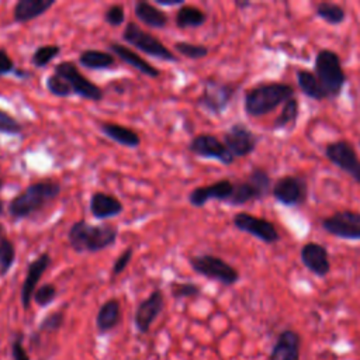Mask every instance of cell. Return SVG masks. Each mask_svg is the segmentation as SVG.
<instances>
[{
  "label": "cell",
  "instance_id": "cell-30",
  "mask_svg": "<svg viewBox=\"0 0 360 360\" xmlns=\"http://www.w3.org/2000/svg\"><path fill=\"white\" fill-rule=\"evenodd\" d=\"M246 180L255 188L259 200H263L269 194H271L273 181H271V177H270V174H269V172L266 169H263V167H253L249 172Z\"/></svg>",
  "mask_w": 360,
  "mask_h": 360
},
{
  "label": "cell",
  "instance_id": "cell-46",
  "mask_svg": "<svg viewBox=\"0 0 360 360\" xmlns=\"http://www.w3.org/2000/svg\"><path fill=\"white\" fill-rule=\"evenodd\" d=\"M235 6H236L238 8H240V10H243V8L250 7L252 3H250V1H235Z\"/></svg>",
  "mask_w": 360,
  "mask_h": 360
},
{
  "label": "cell",
  "instance_id": "cell-27",
  "mask_svg": "<svg viewBox=\"0 0 360 360\" xmlns=\"http://www.w3.org/2000/svg\"><path fill=\"white\" fill-rule=\"evenodd\" d=\"M115 56L111 52L100 49H84L79 53V63L90 70H104L115 65Z\"/></svg>",
  "mask_w": 360,
  "mask_h": 360
},
{
  "label": "cell",
  "instance_id": "cell-18",
  "mask_svg": "<svg viewBox=\"0 0 360 360\" xmlns=\"http://www.w3.org/2000/svg\"><path fill=\"white\" fill-rule=\"evenodd\" d=\"M300 259L305 269L316 277H325L330 271L328 249L318 242H307L300 249Z\"/></svg>",
  "mask_w": 360,
  "mask_h": 360
},
{
  "label": "cell",
  "instance_id": "cell-49",
  "mask_svg": "<svg viewBox=\"0 0 360 360\" xmlns=\"http://www.w3.org/2000/svg\"><path fill=\"white\" fill-rule=\"evenodd\" d=\"M3 186H4V181H3V179H1V177H0V190H1V188H3Z\"/></svg>",
  "mask_w": 360,
  "mask_h": 360
},
{
  "label": "cell",
  "instance_id": "cell-37",
  "mask_svg": "<svg viewBox=\"0 0 360 360\" xmlns=\"http://www.w3.org/2000/svg\"><path fill=\"white\" fill-rule=\"evenodd\" d=\"M170 294L176 300L194 298V297H198L201 294V288L195 283L173 281V283H170Z\"/></svg>",
  "mask_w": 360,
  "mask_h": 360
},
{
  "label": "cell",
  "instance_id": "cell-31",
  "mask_svg": "<svg viewBox=\"0 0 360 360\" xmlns=\"http://www.w3.org/2000/svg\"><path fill=\"white\" fill-rule=\"evenodd\" d=\"M298 115H300V103L295 97H292L281 105V111L274 118L271 129L277 131V129L287 128L288 125H294L298 120Z\"/></svg>",
  "mask_w": 360,
  "mask_h": 360
},
{
  "label": "cell",
  "instance_id": "cell-22",
  "mask_svg": "<svg viewBox=\"0 0 360 360\" xmlns=\"http://www.w3.org/2000/svg\"><path fill=\"white\" fill-rule=\"evenodd\" d=\"M98 129L104 136H107L108 139L114 141L118 145H122L127 148H136L141 143L139 134L121 124L103 121L98 124Z\"/></svg>",
  "mask_w": 360,
  "mask_h": 360
},
{
  "label": "cell",
  "instance_id": "cell-14",
  "mask_svg": "<svg viewBox=\"0 0 360 360\" xmlns=\"http://www.w3.org/2000/svg\"><path fill=\"white\" fill-rule=\"evenodd\" d=\"M222 142L228 150L236 158H246L253 153L259 143V136L245 124H232L222 136Z\"/></svg>",
  "mask_w": 360,
  "mask_h": 360
},
{
  "label": "cell",
  "instance_id": "cell-20",
  "mask_svg": "<svg viewBox=\"0 0 360 360\" xmlns=\"http://www.w3.org/2000/svg\"><path fill=\"white\" fill-rule=\"evenodd\" d=\"M108 51L114 56H117L120 60L132 66L134 69H136L138 72H141L142 75H145L148 77L156 79V77L160 76V70L156 66L149 63L146 59H143L139 53H136L135 51H132L127 45H122L120 42H110L108 44Z\"/></svg>",
  "mask_w": 360,
  "mask_h": 360
},
{
  "label": "cell",
  "instance_id": "cell-47",
  "mask_svg": "<svg viewBox=\"0 0 360 360\" xmlns=\"http://www.w3.org/2000/svg\"><path fill=\"white\" fill-rule=\"evenodd\" d=\"M14 75H15V76H18V77H27V76H28V73H27V72H24L22 69H18V68L14 70Z\"/></svg>",
  "mask_w": 360,
  "mask_h": 360
},
{
  "label": "cell",
  "instance_id": "cell-13",
  "mask_svg": "<svg viewBox=\"0 0 360 360\" xmlns=\"http://www.w3.org/2000/svg\"><path fill=\"white\" fill-rule=\"evenodd\" d=\"M187 149L198 158L215 159L225 166H229L235 162V156L228 150L222 139L212 134H198L193 136L187 145Z\"/></svg>",
  "mask_w": 360,
  "mask_h": 360
},
{
  "label": "cell",
  "instance_id": "cell-12",
  "mask_svg": "<svg viewBox=\"0 0 360 360\" xmlns=\"http://www.w3.org/2000/svg\"><path fill=\"white\" fill-rule=\"evenodd\" d=\"M271 197L281 205L300 207L308 198V183L301 176H281L273 183Z\"/></svg>",
  "mask_w": 360,
  "mask_h": 360
},
{
  "label": "cell",
  "instance_id": "cell-45",
  "mask_svg": "<svg viewBox=\"0 0 360 360\" xmlns=\"http://www.w3.org/2000/svg\"><path fill=\"white\" fill-rule=\"evenodd\" d=\"M156 4L165 6V7H174V6H183V0H156Z\"/></svg>",
  "mask_w": 360,
  "mask_h": 360
},
{
  "label": "cell",
  "instance_id": "cell-43",
  "mask_svg": "<svg viewBox=\"0 0 360 360\" xmlns=\"http://www.w3.org/2000/svg\"><path fill=\"white\" fill-rule=\"evenodd\" d=\"M13 360H31L22 345V333H18L11 343Z\"/></svg>",
  "mask_w": 360,
  "mask_h": 360
},
{
  "label": "cell",
  "instance_id": "cell-21",
  "mask_svg": "<svg viewBox=\"0 0 360 360\" xmlns=\"http://www.w3.org/2000/svg\"><path fill=\"white\" fill-rule=\"evenodd\" d=\"M89 208L96 219H107L118 217L124 211L122 202L104 191H94L89 201Z\"/></svg>",
  "mask_w": 360,
  "mask_h": 360
},
{
  "label": "cell",
  "instance_id": "cell-3",
  "mask_svg": "<svg viewBox=\"0 0 360 360\" xmlns=\"http://www.w3.org/2000/svg\"><path fill=\"white\" fill-rule=\"evenodd\" d=\"M118 228L111 224L93 225L84 219L73 222L68 231L69 246L76 253L101 252L117 242Z\"/></svg>",
  "mask_w": 360,
  "mask_h": 360
},
{
  "label": "cell",
  "instance_id": "cell-2",
  "mask_svg": "<svg viewBox=\"0 0 360 360\" xmlns=\"http://www.w3.org/2000/svg\"><path fill=\"white\" fill-rule=\"evenodd\" d=\"M62 193V184L55 180H41L28 184L20 194L14 195L7 211L14 219H24L44 210L49 202L56 200Z\"/></svg>",
  "mask_w": 360,
  "mask_h": 360
},
{
  "label": "cell",
  "instance_id": "cell-32",
  "mask_svg": "<svg viewBox=\"0 0 360 360\" xmlns=\"http://www.w3.org/2000/svg\"><path fill=\"white\" fill-rule=\"evenodd\" d=\"M233 193L228 201V205L231 207H240L245 205L250 201H257L259 197L255 191V188L250 186L248 180H240V181H233Z\"/></svg>",
  "mask_w": 360,
  "mask_h": 360
},
{
  "label": "cell",
  "instance_id": "cell-19",
  "mask_svg": "<svg viewBox=\"0 0 360 360\" xmlns=\"http://www.w3.org/2000/svg\"><path fill=\"white\" fill-rule=\"evenodd\" d=\"M301 335L294 329H283L270 350L269 360H300Z\"/></svg>",
  "mask_w": 360,
  "mask_h": 360
},
{
  "label": "cell",
  "instance_id": "cell-34",
  "mask_svg": "<svg viewBox=\"0 0 360 360\" xmlns=\"http://www.w3.org/2000/svg\"><path fill=\"white\" fill-rule=\"evenodd\" d=\"M15 262V246L6 238H0V276H6Z\"/></svg>",
  "mask_w": 360,
  "mask_h": 360
},
{
  "label": "cell",
  "instance_id": "cell-40",
  "mask_svg": "<svg viewBox=\"0 0 360 360\" xmlns=\"http://www.w3.org/2000/svg\"><path fill=\"white\" fill-rule=\"evenodd\" d=\"M104 21L111 27H120L125 21V8L122 4H111L104 11Z\"/></svg>",
  "mask_w": 360,
  "mask_h": 360
},
{
  "label": "cell",
  "instance_id": "cell-11",
  "mask_svg": "<svg viewBox=\"0 0 360 360\" xmlns=\"http://www.w3.org/2000/svg\"><path fill=\"white\" fill-rule=\"evenodd\" d=\"M232 225L238 231L252 235L253 238H256L260 242L267 243V245L277 243L281 239L278 229L276 228V225L271 221H269L263 217L253 215L250 212H245V211L236 212L232 217Z\"/></svg>",
  "mask_w": 360,
  "mask_h": 360
},
{
  "label": "cell",
  "instance_id": "cell-1",
  "mask_svg": "<svg viewBox=\"0 0 360 360\" xmlns=\"http://www.w3.org/2000/svg\"><path fill=\"white\" fill-rule=\"evenodd\" d=\"M295 97V87L287 82H262L243 94V110L249 117H263Z\"/></svg>",
  "mask_w": 360,
  "mask_h": 360
},
{
  "label": "cell",
  "instance_id": "cell-42",
  "mask_svg": "<svg viewBox=\"0 0 360 360\" xmlns=\"http://www.w3.org/2000/svg\"><path fill=\"white\" fill-rule=\"evenodd\" d=\"M132 256H134V249H132L131 246L125 248V249L118 255V257L115 259V262H114V264H112V274H114V276L121 274V273L127 269V266L129 264Z\"/></svg>",
  "mask_w": 360,
  "mask_h": 360
},
{
  "label": "cell",
  "instance_id": "cell-38",
  "mask_svg": "<svg viewBox=\"0 0 360 360\" xmlns=\"http://www.w3.org/2000/svg\"><path fill=\"white\" fill-rule=\"evenodd\" d=\"M24 131V125L11 114L0 110V134L20 135Z\"/></svg>",
  "mask_w": 360,
  "mask_h": 360
},
{
  "label": "cell",
  "instance_id": "cell-33",
  "mask_svg": "<svg viewBox=\"0 0 360 360\" xmlns=\"http://www.w3.org/2000/svg\"><path fill=\"white\" fill-rule=\"evenodd\" d=\"M60 53V46L56 44H45L38 46L31 55V63L35 68H45Z\"/></svg>",
  "mask_w": 360,
  "mask_h": 360
},
{
  "label": "cell",
  "instance_id": "cell-24",
  "mask_svg": "<svg viewBox=\"0 0 360 360\" xmlns=\"http://www.w3.org/2000/svg\"><path fill=\"white\" fill-rule=\"evenodd\" d=\"M134 14L142 24L158 30L165 28L169 22V17L163 10L145 0H138L135 3Z\"/></svg>",
  "mask_w": 360,
  "mask_h": 360
},
{
  "label": "cell",
  "instance_id": "cell-5",
  "mask_svg": "<svg viewBox=\"0 0 360 360\" xmlns=\"http://www.w3.org/2000/svg\"><path fill=\"white\" fill-rule=\"evenodd\" d=\"M188 264L194 273L208 280L218 281L222 285H233L240 278L238 269L217 255L202 253L191 256L188 259Z\"/></svg>",
  "mask_w": 360,
  "mask_h": 360
},
{
  "label": "cell",
  "instance_id": "cell-51",
  "mask_svg": "<svg viewBox=\"0 0 360 360\" xmlns=\"http://www.w3.org/2000/svg\"><path fill=\"white\" fill-rule=\"evenodd\" d=\"M357 145H359V148H360V138H359V141H357Z\"/></svg>",
  "mask_w": 360,
  "mask_h": 360
},
{
  "label": "cell",
  "instance_id": "cell-17",
  "mask_svg": "<svg viewBox=\"0 0 360 360\" xmlns=\"http://www.w3.org/2000/svg\"><path fill=\"white\" fill-rule=\"evenodd\" d=\"M165 308L163 292L156 288L145 300H142L135 311L134 322L139 333H148L152 323L158 319Z\"/></svg>",
  "mask_w": 360,
  "mask_h": 360
},
{
  "label": "cell",
  "instance_id": "cell-9",
  "mask_svg": "<svg viewBox=\"0 0 360 360\" xmlns=\"http://www.w3.org/2000/svg\"><path fill=\"white\" fill-rule=\"evenodd\" d=\"M325 158L338 169L349 174L357 184H360V158L352 142L338 139L325 145Z\"/></svg>",
  "mask_w": 360,
  "mask_h": 360
},
{
  "label": "cell",
  "instance_id": "cell-15",
  "mask_svg": "<svg viewBox=\"0 0 360 360\" xmlns=\"http://www.w3.org/2000/svg\"><path fill=\"white\" fill-rule=\"evenodd\" d=\"M233 184L235 183L231 181L229 179H221L214 183L193 188L188 193L187 200H188L190 205H193L195 208L204 207L211 200L228 204V201L233 193Z\"/></svg>",
  "mask_w": 360,
  "mask_h": 360
},
{
  "label": "cell",
  "instance_id": "cell-23",
  "mask_svg": "<svg viewBox=\"0 0 360 360\" xmlns=\"http://www.w3.org/2000/svg\"><path fill=\"white\" fill-rule=\"evenodd\" d=\"M52 6L53 0H18L13 8V18L15 22H27L45 14Z\"/></svg>",
  "mask_w": 360,
  "mask_h": 360
},
{
  "label": "cell",
  "instance_id": "cell-26",
  "mask_svg": "<svg viewBox=\"0 0 360 360\" xmlns=\"http://www.w3.org/2000/svg\"><path fill=\"white\" fill-rule=\"evenodd\" d=\"M295 79H297V86H298L300 91L304 96H307L308 98H312L316 101H323V100L329 98L326 90L323 89L322 83L319 82V79L316 77L314 70L298 69L295 72Z\"/></svg>",
  "mask_w": 360,
  "mask_h": 360
},
{
  "label": "cell",
  "instance_id": "cell-41",
  "mask_svg": "<svg viewBox=\"0 0 360 360\" xmlns=\"http://www.w3.org/2000/svg\"><path fill=\"white\" fill-rule=\"evenodd\" d=\"M63 319H65L63 312L62 311H55V312L46 315L41 321V323L38 326V330L39 332H56V330H59L62 328Z\"/></svg>",
  "mask_w": 360,
  "mask_h": 360
},
{
  "label": "cell",
  "instance_id": "cell-25",
  "mask_svg": "<svg viewBox=\"0 0 360 360\" xmlns=\"http://www.w3.org/2000/svg\"><path fill=\"white\" fill-rule=\"evenodd\" d=\"M122 318V311H121V304L117 298H110L107 300L100 309L97 311L96 315V326L100 333H105L112 330Z\"/></svg>",
  "mask_w": 360,
  "mask_h": 360
},
{
  "label": "cell",
  "instance_id": "cell-29",
  "mask_svg": "<svg viewBox=\"0 0 360 360\" xmlns=\"http://www.w3.org/2000/svg\"><path fill=\"white\" fill-rule=\"evenodd\" d=\"M314 13L318 18H321L322 21H325L329 25H339L347 17L346 10L340 4L333 3V1H319V3H316L315 8H314Z\"/></svg>",
  "mask_w": 360,
  "mask_h": 360
},
{
  "label": "cell",
  "instance_id": "cell-50",
  "mask_svg": "<svg viewBox=\"0 0 360 360\" xmlns=\"http://www.w3.org/2000/svg\"><path fill=\"white\" fill-rule=\"evenodd\" d=\"M1 236H3V228L0 226V238H1Z\"/></svg>",
  "mask_w": 360,
  "mask_h": 360
},
{
  "label": "cell",
  "instance_id": "cell-16",
  "mask_svg": "<svg viewBox=\"0 0 360 360\" xmlns=\"http://www.w3.org/2000/svg\"><path fill=\"white\" fill-rule=\"evenodd\" d=\"M51 255L48 252H42L39 253L34 260H31L27 266V273L21 285V304L22 308L25 311L30 309L31 307V301L34 297V292L37 290V285L39 283V280L42 278L44 273L46 271V269L51 264Z\"/></svg>",
  "mask_w": 360,
  "mask_h": 360
},
{
  "label": "cell",
  "instance_id": "cell-44",
  "mask_svg": "<svg viewBox=\"0 0 360 360\" xmlns=\"http://www.w3.org/2000/svg\"><path fill=\"white\" fill-rule=\"evenodd\" d=\"M15 65L4 48H0V76L14 73Z\"/></svg>",
  "mask_w": 360,
  "mask_h": 360
},
{
  "label": "cell",
  "instance_id": "cell-4",
  "mask_svg": "<svg viewBox=\"0 0 360 360\" xmlns=\"http://www.w3.org/2000/svg\"><path fill=\"white\" fill-rule=\"evenodd\" d=\"M314 73L322 83L330 100L340 96L347 76L343 70L340 56L335 51L329 48H322L318 51L314 60Z\"/></svg>",
  "mask_w": 360,
  "mask_h": 360
},
{
  "label": "cell",
  "instance_id": "cell-7",
  "mask_svg": "<svg viewBox=\"0 0 360 360\" xmlns=\"http://www.w3.org/2000/svg\"><path fill=\"white\" fill-rule=\"evenodd\" d=\"M236 84L229 82H222L214 77H207L202 84V90L197 97L195 103L198 107L210 114L219 115L231 104L233 96L236 94Z\"/></svg>",
  "mask_w": 360,
  "mask_h": 360
},
{
  "label": "cell",
  "instance_id": "cell-39",
  "mask_svg": "<svg viewBox=\"0 0 360 360\" xmlns=\"http://www.w3.org/2000/svg\"><path fill=\"white\" fill-rule=\"evenodd\" d=\"M56 294H58L56 287L51 283H45L37 287L32 300L39 307H48L51 302H53V300L56 298Z\"/></svg>",
  "mask_w": 360,
  "mask_h": 360
},
{
  "label": "cell",
  "instance_id": "cell-6",
  "mask_svg": "<svg viewBox=\"0 0 360 360\" xmlns=\"http://www.w3.org/2000/svg\"><path fill=\"white\" fill-rule=\"evenodd\" d=\"M122 39L128 45L139 49L141 52L149 56H153L156 59L166 60V62H179V58L158 37L145 31L134 21L127 22L122 31Z\"/></svg>",
  "mask_w": 360,
  "mask_h": 360
},
{
  "label": "cell",
  "instance_id": "cell-35",
  "mask_svg": "<svg viewBox=\"0 0 360 360\" xmlns=\"http://www.w3.org/2000/svg\"><path fill=\"white\" fill-rule=\"evenodd\" d=\"M174 51L177 53H180L181 56H186L187 59H193V60L202 59L210 52L208 46L202 45V44L187 42V41H177V42H174Z\"/></svg>",
  "mask_w": 360,
  "mask_h": 360
},
{
  "label": "cell",
  "instance_id": "cell-8",
  "mask_svg": "<svg viewBox=\"0 0 360 360\" xmlns=\"http://www.w3.org/2000/svg\"><path fill=\"white\" fill-rule=\"evenodd\" d=\"M53 73L62 76L72 87L73 94L98 103L104 98V91L103 89L96 84L94 82H91L90 79H87L80 69L77 68V65L72 60H62L59 63L55 65L53 68Z\"/></svg>",
  "mask_w": 360,
  "mask_h": 360
},
{
  "label": "cell",
  "instance_id": "cell-36",
  "mask_svg": "<svg viewBox=\"0 0 360 360\" xmlns=\"http://www.w3.org/2000/svg\"><path fill=\"white\" fill-rule=\"evenodd\" d=\"M45 84H46V90L55 97H63L65 98V97L73 96V90H72L70 84L62 76H59L56 73L49 75L46 77Z\"/></svg>",
  "mask_w": 360,
  "mask_h": 360
},
{
  "label": "cell",
  "instance_id": "cell-10",
  "mask_svg": "<svg viewBox=\"0 0 360 360\" xmlns=\"http://www.w3.org/2000/svg\"><path fill=\"white\" fill-rule=\"evenodd\" d=\"M321 228L339 239L360 240V212L353 210L335 211L321 219Z\"/></svg>",
  "mask_w": 360,
  "mask_h": 360
},
{
  "label": "cell",
  "instance_id": "cell-28",
  "mask_svg": "<svg viewBox=\"0 0 360 360\" xmlns=\"http://www.w3.org/2000/svg\"><path fill=\"white\" fill-rule=\"evenodd\" d=\"M207 21V13L193 4H183L179 7L174 15V24L177 28H198Z\"/></svg>",
  "mask_w": 360,
  "mask_h": 360
},
{
  "label": "cell",
  "instance_id": "cell-48",
  "mask_svg": "<svg viewBox=\"0 0 360 360\" xmlns=\"http://www.w3.org/2000/svg\"><path fill=\"white\" fill-rule=\"evenodd\" d=\"M4 214V202L0 200V215Z\"/></svg>",
  "mask_w": 360,
  "mask_h": 360
}]
</instances>
